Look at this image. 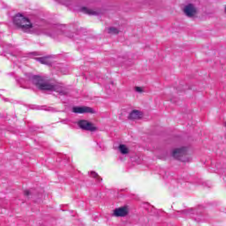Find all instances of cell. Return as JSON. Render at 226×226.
I'll return each mask as SVG.
<instances>
[{
    "mask_svg": "<svg viewBox=\"0 0 226 226\" xmlns=\"http://www.w3.org/2000/svg\"><path fill=\"white\" fill-rule=\"evenodd\" d=\"M173 157L177 161L183 163L189 162L193 158V152L190 148L182 146L173 150Z\"/></svg>",
    "mask_w": 226,
    "mask_h": 226,
    "instance_id": "cell-1",
    "label": "cell"
},
{
    "mask_svg": "<svg viewBox=\"0 0 226 226\" xmlns=\"http://www.w3.org/2000/svg\"><path fill=\"white\" fill-rule=\"evenodd\" d=\"M32 79L34 84L41 90L53 91L55 90V86L54 84L41 76H34Z\"/></svg>",
    "mask_w": 226,
    "mask_h": 226,
    "instance_id": "cell-2",
    "label": "cell"
},
{
    "mask_svg": "<svg viewBox=\"0 0 226 226\" xmlns=\"http://www.w3.org/2000/svg\"><path fill=\"white\" fill-rule=\"evenodd\" d=\"M13 21L16 26L22 29H31L33 27L30 19L21 13L15 14L13 17Z\"/></svg>",
    "mask_w": 226,
    "mask_h": 226,
    "instance_id": "cell-3",
    "label": "cell"
},
{
    "mask_svg": "<svg viewBox=\"0 0 226 226\" xmlns=\"http://www.w3.org/2000/svg\"><path fill=\"white\" fill-rule=\"evenodd\" d=\"M77 125L80 128L84 130L94 132L97 130V127L93 123L88 120L84 119L79 120Z\"/></svg>",
    "mask_w": 226,
    "mask_h": 226,
    "instance_id": "cell-4",
    "label": "cell"
},
{
    "mask_svg": "<svg viewBox=\"0 0 226 226\" xmlns=\"http://www.w3.org/2000/svg\"><path fill=\"white\" fill-rule=\"evenodd\" d=\"M184 14L189 18H194L197 14V9L194 4L192 3L188 4L184 6L183 9Z\"/></svg>",
    "mask_w": 226,
    "mask_h": 226,
    "instance_id": "cell-5",
    "label": "cell"
},
{
    "mask_svg": "<svg viewBox=\"0 0 226 226\" xmlns=\"http://www.w3.org/2000/svg\"><path fill=\"white\" fill-rule=\"evenodd\" d=\"M144 114L142 111L137 109H133L131 111L128 116V118L131 121H136L142 119Z\"/></svg>",
    "mask_w": 226,
    "mask_h": 226,
    "instance_id": "cell-6",
    "label": "cell"
},
{
    "mask_svg": "<svg viewBox=\"0 0 226 226\" xmlns=\"http://www.w3.org/2000/svg\"><path fill=\"white\" fill-rule=\"evenodd\" d=\"M72 111L75 113L78 114H84V113H90L94 114L95 113V110L89 107L81 106H76L73 107Z\"/></svg>",
    "mask_w": 226,
    "mask_h": 226,
    "instance_id": "cell-7",
    "label": "cell"
},
{
    "mask_svg": "<svg viewBox=\"0 0 226 226\" xmlns=\"http://www.w3.org/2000/svg\"><path fill=\"white\" fill-rule=\"evenodd\" d=\"M129 209L126 206H122L115 209L113 212V215L117 217H124L128 215Z\"/></svg>",
    "mask_w": 226,
    "mask_h": 226,
    "instance_id": "cell-8",
    "label": "cell"
},
{
    "mask_svg": "<svg viewBox=\"0 0 226 226\" xmlns=\"http://www.w3.org/2000/svg\"><path fill=\"white\" fill-rule=\"evenodd\" d=\"M118 148H119V150H120L121 153L123 154H127L129 153V148L125 145L121 144V145H119Z\"/></svg>",
    "mask_w": 226,
    "mask_h": 226,
    "instance_id": "cell-9",
    "label": "cell"
},
{
    "mask_svg": "<svg viewBox=\"0 0 226 226\" xmlns=\"http://www.w3.org/2000/svg\"><path fill=\"white\" fill-rule=\"evenodd\" d=\"M48 58H48L47 57H44L41 58H39L36 59L39 60L40 62H41L42 64L49 65L50 64V62L48 60Z\"/></svg>",
    "mask_w": 226,
    "mask_h": 226,
    "instance_id": "cell-10",
    "label": "cell"
},
{
    "mask_svg": "<svg viewBox=\"0 0 226 226\" xmlns=\"http://www.w3.org/2000/svg\"><path fill=\"white\" fill-rule=\"evenodd\" d=\"M108 32L112 34H117L119 33V30L114 27H111L108 29Z\"/></svg>",
    "mask_w": 226,
    "mask_h": 226,
    "instance_id": "cell-11",
    "label": "cell"
},
{
    "mask_svg": "<svg viewBox=\"0 0 226 226\" xmlns=\"http://www.w3.org/2000/svg\"><path fill=\"white\" fill-rule=\"evenodd\" d=\"M134 89V90H135L136 92H138V93H143V92H144V91H145L144 88H143V87H140V86H135Z\"/></svg>",
    "mask_w": 226,
    "mask_h": 226,
    "instance_id": "cell-12",
    "label": "cell"
},
{
    "mask_svg": "<svg viewBox=\"0 0 226 226\" xmlns=\"http://www.w3.org/2000/svg\"><path fill=\"white\" fill-rule=\"evenodd\" d=\"M83 11L88 14H96V12L94 11L91 10L87 8H83L82 9Z\"/></svg>",
    "mask_w": 226,
    "mask_h": 226,
    "instance_id": "cell-13",
    "label": "cell"
},
{
    "mask_svg": "<svg viewBox=\"0 0 226 226\" xmlns=\"http://www.w3.org/2000/svg\"><path fill=\"white\" fill-rule=\"evenodd\" d=\"M24 194L26 196H29L31 194V192L29 190H25L24 191Z\"/></svg>",
    "mask_w": 226,
    "mask_h": 226,
    "instance_id": "cell-14",
    "label": "cell"
},
{
    "mask_svg": "<svg viewBox=\"0 0 226 226\" xmlns=\"http://www.w3.org/2000/svg\"><path fill=\"white\" fill-rule=\"evenodd\" d=\"M224 11H225V13L226 14V6H225V9H224Z\"/></svg>",
    "mask_w": 226,
    "mask_h": 226,
    "instance_id": "cell-15",
    "label": "cell"
},
{
    "mask_svg": "<svg viewBox=\"0 0 226 226\" xmlns=\"http://www.w3.org/2000/svg\"><path fill=\"white\" fill-rule=\"evenodd\" d=\"M225 127H226V122H225Z\"/></svg>",
    "mask_w": 226,
    "mask_h": 226,
    "instance_id": "cell-16",
    "label": "cell"
}]
</instances>
